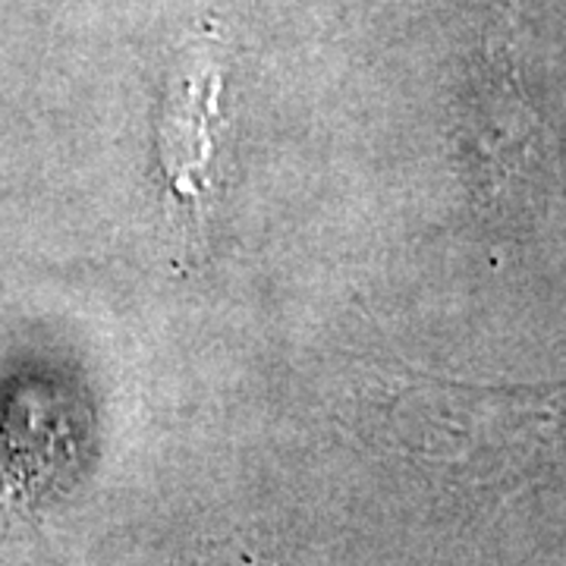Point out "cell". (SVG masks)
<instances>
[{"label": "cell", "instance_id": "obj_2", "mask_svg": "<svg viewBox=\"0 0 566 566\" xmlns=\"http://www.w3.org/2000/svg\"><path fill=\"white\" fill-rule=\"evenodd\" d=\"M223 57L214 35L186 41L158 120V158L167 202L180 214L192 240H205V221L214 196V161L221 129Z\"/></svg>", "mask_w": 566, "mask_h": 566}, {"label": "cell", "instance_id": "obj_1", "mask_svg": "<svg viewBox=\"0 0 566 566\" xmlns=\"http://www.w3.org/2000/svg\"><path fill=\"white\" fill-rule=\"evenodd\" d=\"M368 397L381 409L394 444L416 457H465L475 444L510 441L545 422V394L520 387H472L424 371L378 368Z\"/></svg>", "mask_w": 566, "mask_h": 566}]
</instances>
